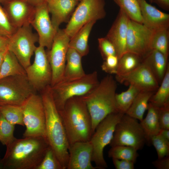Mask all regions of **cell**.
Returning <instances> with one entry per match:
<instances>
[{
  "label": "cell",
  "instance_id": "32",
  "mask_svg": "<svg viewBox=\"0 0 169 169\" xmlns=\"http://www.w3.org/2000/svg\"><path fill=\"white\" fill-rule=\"evenodd\" d=\"M0 112L11 124L24 126L22 105H0Z\"/></svg>",
  "mask_w": 169,
  "mask_h": 169
},
{
  "label": "cell",
  "instance_id": "35",
  "mask_svg": "<svg viewBox=\"0 0 169 169\" xmlns=\"http://www.w3.org/2000/svg\"><path fill=\"white\" fill-rule=\"evenodd\" d=\"M15 125L8 121L0 112V141L7 146L15 139L14 132Z\"/></svg>",
  "mask_w": 169,
  "mask_h": 169
},
{
  "label": "cell",
  "instance_id": "49",
  "mask_svg": "<svg viewBox=\"0 0 169 169\" xmlns=\"http://www.w3.org/2000/svg\"><path fill=\"white\" fill-rule=\"evenodd\" d=\"M8 0H0V4L3 5Z\"/></svg>",
  "mask_w": 169,
  "mask_h": 169
},
{
  "label": "cell",
  "instance_id": "8",
  "mask_svg": "<svg viewBox=\"0 0 169 169\" xmlns=\"http://www.w3.org/2000/svg\"><path fill=\"white\" fill-rule=\"evenodd\" d=\"M35 93L26 75L11 76L0 79V105H22Z\"/></svg>",
  "mask_w": 169,
  "mask_h": 169
},
{
  "label": "cell",
  "instance_id": "29",
  "mask_svg": "<svg viewBox=\"0 0 169 169\" xmlns=\"http://www.w3.org/2000/svg\"><path fill=\"white\" fill-rule=\"evenodd\" d=\"M160 86L149 100L151 104L160 108L169 102V65L168 64Z\"/></svg>",
  "mask_w": 169,
  "mask_h": 169
},
{
  "label": "cell",
  "instance_id": "43",
  "mask_svg": "<svg viewBox=\"0 0 169 169\" xmlns=\"http://www.w3.org/2000/svg\"><path fill=\"white\" fill-rule=\"evenodd\" d=\"M152 164L157 169H169V156L153 161Z\"/></svg>",
  "mask_w": 169,
  "mask_h": 169
},
{
  "label": "cell",
  "instance_id": "1",
  "mask_svg": "<svg viewBox=\"0 0 169 169\" xmlns=\"http://www.w3.org/2000/svg\"><path fill=\"white\" fill-rule=\"evenodd\" d=\"M6 146L2 169H37L49 145L45 138L35 136L16 138Z\"/></svg>",
  "mask_w": 169,
  "mask_h": 169
},
{
  "label": "cell",
  "instance_id": "18",
  "mask_svg": "<svg viewBox=\"0 0 169 169\" xmlns=\"http://www.w3.org/2000/svg\"><path fill=\"white\" fill-rule=\"evenodd\" d=\"M67 169H96L92 164V148L89 141H80L69 145Z\"/></svg>",
  "mask_w": 169,
  "mask_h": 169
},
{
  "label": "cell",
  "instance_id": "3",
  "mask_svg": "<svg viewBox=\"0 0 169 169\" xmlns=\"http://www.w3.org/2000/svg\"><path fill=\"white\" fill-rule=\"evenodd\" d=\"M59 112L69 145L89 141L92 134L91 117L85 103L80 96L69 99Z\"/></svg>",
  "mask_w": 169,
  "mask_h": 169
},
{
  "label": "cell",
  "instance_id": "16",
  "mask_svg": "<svg viewBox=\"0 0 169 169\" xmlns=\"http://www.w3.org/2000/svg\"><path fill=\"white\" fill-rule=\"evenodd\" d=\"M115 79L120 83L134 86L140 91H156L159 86L152 71L143 60L135 69L126 74L116 76Z\"/></svg>",
  "mask_w": 169,
  "mask_h": 169
},
{
  "label": "cell",
  "instance_id": "41",
  "mask_svg": "<svg viewBox=\"0 0 169 169\" xmlns=\"http://www.w3.org/2000/svg\"><path fill=\"white\" fill-rule=\"evenodd\" d=\"M158 116L161 129L169 130V102L159 108Z\"/></svg>",
  "mask_w": 169,
  "mask_h": 169
},
{
  "label": "cell",
  "instance_id": "46",
  "mask_svg": "<svg viewBox=\"0 0 169 169\" xmlns=\"http://www.w3.org/2000/svg\"><path fill=\"white\" fill-rule=\"evenodd\" d=\"M159 134L165 140L169 141V130L161 129Z\"/></svg>",
  "mask_w": 169,
  "mask_h": 169
},
{
  "label": "cell",
  "instance_id": "34",
  "mask_svg": "<svg viewBox=\"0 0 169 169\" xmlns=\"http://www.w3.org/2000/svg\"><path fill=\"white\" fill-rule=\"evenodd\" d=\"M137 151L131 146H116L111 147L108 151V156L112 158L129 161L135 163L139 156Z\"/></svg>",
  "mask_w": 169,
  "mask_h": 169
},
{
  "label": "cell",
  "instance_id": "24",
  "mask_svg": "<svg viewBox=\"0 0 169 169\" xmlns=\"http://www.w3.org/2000/svg\"><path fill=\"white\" fill-rule=\"evenodd\" d=\"M147 113L140 121V125L145 136L146 142L150 143L151 137L159 134L161 128L159 120V108L149 102Z\"/></svg>",
  "mask_w": 169,
  "mask_h": 169
},
{
  "label": "cell",
  "instance_id": "30",
  "mask_svg": "<svg viewBox=\"0 0 169 169\" xmlns=\"http://www.w3.org/2000/svg\"><path fill=\"white\" fill-rule=\"evenodd\" d=\"M114 1L130 20L142 24L143 20L138 0H114Z\"/></svg>",
  "mask_w": 169,
  "mask_h": 169
},
{
  "label": "cell",
  "instance_id": "22",
  "mask_svg": "<svg viewBox=\"0 0 169 169\" xmlns=\"http://www.w3.org/2000/svg\"><path fill=\"white\" fill-rule=\"evenodd\" d=\"M82 57L74 49L69 47L66 55V63L63 78L61 81L77 79L83 77L86 74L82 66Z\"/></svg>",
  "mask_w": 169,
  "mask_h": 169
},
{
  "label": "cell",
  "instance_id": "6",
  "mask_svg": "<svg viewBox=\"0 0 169 169\" xmlns=\"http://www.w3.org/2000/svg\"><path fill=\"white\" fill-rule=\"evenodd\" d=\"M123 114L117 112L107 116L98 125L89 140L92 148V161L99 169L108 167L104 157V150L111 141L115 126Z\"/></svg>",
  "mask_w": 169,
  "mask_h": 169
},
{
  "label": "cell",
  "instance_id": "44",
  "mask_svg": "<svg viewBox=\"0 0 169 169\" xmlns=\"http://www.w3.org/2000/svg\"><path fill=\"white\" fill-rule=\"evenodd\" d=\"M9 38L0 36V52L8 50Z\"/></svg>",
  "mask_w": 169,
  "mask_h": 169
},
{
  "label": "cell",
  "instance_id": "37",
  "mask_svg": "<svg viewBox=\"0 0 169 169\" xmlns=\"http://www.w3.org/2000/svg\"><path fill=\"white\" fill-rule=\"evenodd\" d=\"M17 29L13 25L3 7L0 4V36L9 38Z\"/></svg>",
  "mask_w": 169,
  "mask_h": 169
},
{
  "label": "cell",
  "instance_id": "11",
  "mask_svg": "<svg viewBox=\"0 0 169 169\" xmlns=\"http://www.w3.org/2000/svg\"><path fill=\"white\" fill-rule=\"evenodd\" d=\"M37 34L34 33L31 25L18 28L9 38L8 50L16 56L25 69L31 64L30 60L37 48Z\"/></svg>",
  "mask_w": 169,
  "mask_h": 169
},
{
  "label": "cell",
  "instance_id": "33",
  "mask_svg": "<svg viewBox=\"0 0 169 169\" xmlns=\"http://www.w3.org/2000/svg\"><path fill=\"white\" fill-rule=\"evenodd\" d=\"M169 40V28L161 29L154 32L151 44L152 50L159 51L168 58Z\"/></svg>",
  "mask_w": 169,
  "mask_h": 169
},
{
  "label": "cell",
  "instance_id": "47",
  "mask_svg": "<svg viewBox=\"0 0 169 169\" xmlns=\"http://www.w3.org/2000/svg\"><path fill=\"white\" fill-rule=\"evenodd\" d=\"M34 6L46 2L47 0H25Z\"/></svg>",
  "mask_w": 169,
  "mask_h": 169
},
{
  "label": "cell",
  "instance_id": "21",
  "mask_svg": "<svg viewBox=\"0 0 169 169\" xmlns=\"http://www.w3.org/2000/svg\"><path fill=\"white\" fill-rule=\"evenodd\" d=\"M76 0H47L48 9L51 14L52 24L58 31L62 23L69 21V18L78 3Z\"/></svg>",
  "mask_w": 169,
  "mask_h": 169
},
{
  "label": "cell",
  "instance_id": "7",
  "mask_svg": "<svg viewBox=\"0 0 169 169\" xmlns=\"http://www.w3.org/2000/svg\"><path fill=\"white\" fill-rule=\"evenodd\" d=\"M146 139L143 130L137 120L125 114L116 124L111 147L123 145L141 149Z\"/></svg>",
  "mask_w": 169,
  "mask_h": 169
},
{
  "label": "cell",
  "instance_id": "12",
  "mask_svg": "<svg viewBox=\"0 0 169 169\" xmlns=\"http://www.w3.org/2000/svg\"><path fill=\"white\" fill-rule=\"evenodd\" d=\"M70 39L64 29L59 28L54 36L50 49L46 52L52 72L51 86L63 78Z\"/></svg>",
  "mask_w": 169,
  "mask_h": 169
},
{
  "label": "cell",
  "instance_id": "17",
  "mask_svg": "<svg viewBox=\"0 0 169 169\" xmlns=\"http://www.w3.org/2000/svg\"><path fill=\"white\" fill-rule=\"evenodd\" d=\"M3 5L15 28L30 25L35 14V6L25 0H8Z\"/></svg>",
  "mask_w": 169,
  "mask_h": 169
},
{
  "label": "cell",
  "instance_id": "23",
  "mask_svg": "<svg viewBox=\"0 0 169 169\" xmlns=\"http://www.w3.org/2000/svg\"><path fill=\"white\" fill-rule=\"evenodd\" d=\"M143 61L148 66L160 84L169 64L168 58L159 51L153 49L143 59Z\"/></svg>",
  "mask_w": 169,
  "mask_h": 169
},
{
  "label": "cell",
  "instance_id": "5",
  "mask_svg": "<svg viewBox=\"0 0 169 169\" xmlns=\"http://www.w3.org/2000/svg\"><path fill=\"white\" fill-rule=\"evenodd\" d=\"M99 82L98 73L94 71L79 78L60 81L51 86L53 99L58 111L59 112L63 109L69 99L87 94L94 89Z\"/></svg>",
  "mask_w": 169,
  "mask_h": 169
},
{
  "label": "cell",
  "instance_id": "39",
  "mask_svg": "<svg viewBox=\"0 0 169 169\" xmlns=\"http://www.w3.org/2000/svg\"><path fill=\"white\" fill-rule=\"evenodd\" d=\"M98 40L99 49L104 60L109 56L116 55L114 46L106 37L99 38Z\"/></svg>",
  "mask_w": 169,
  "mask_h": 169
},
{
  "label": "cell",
  "instance_id": "40",
  "mask_svg": "<svg viewBox=\"0 0 169 169\" xmlns=\"http://www.w3.org/2000/svg\"><path fill=\"white\" fill-rule=\"evenodd\" d=\"M119 59L116 55L108 56L104 60L101 67L102 70L109 74H116Z\"/></svg>",
  "mask_w": 169,
  "mask_h": 169
},
{
  "label": "cell",
  "instance_id": "52",
  "mask_svg": "<svg viewBox=\"0 0 169 169\" xmlns=\"http://www.w3.org/2000/svg\"><path fill=\"white\" fill-rule=\"evenodd\" d=\"M77 0V1H80L81 0Z\"/></svg>",
  "mask_w": 169,
  "mask_h": 169
},
{
  "label": "cell",
  "instance_id": "25",
  "mask_svg": "<svg viewBox=\"0 0 169 169\" xmlns=\"http://www.w3.org/2000/svg\"><path fill=\"white\" fill-rule=\"evenodd\" d=\"M96 22L91 21L86 23L70 39L69 47L74 49L82 57L86 55L89 52L88 38Z\"/></svg>",
  "mask_w": 169,
  "mask_h": 169
},
{
  "label": "cell",
  "instance_id": "19",
  "mask_svg": "<svg viewBox=\"0 0 169 169\" xmlns=\"http://www.w3.org/2000/svg\"><path fill=\"white\" fill-rule=\"evenodd\" d=\"M130 19L120 9L119 12L106 36L114 46L119 59L126 52V40Z\"/></svg>",
  "mask_w": 169,
  "mask_h": 169
},
{
  "label": "cell",
  "instance_id": "48",
  "mask_svg": "<svg viewBox=\"0 0 169 169\" xmlns=\"http://www.w3.org/2000/svg\"><path fill=\"white\" fill-rule=\"evenodd\" d=\"M7 50L0 52V69L5 53Z\"/></svg>",
  "mask_w": 169,
  "mask_h": 169
},
{
  "label": "cell",
  "instance_id": "36",
  "mask_svg": "<svg viewBox=\"0 0 169 169\" xmlns=\"http://www.w3.org/2000/svg\"><path fill=\"white\" fill-rule=\"evenodd\" d=\"M37 169H63L60 162L50 146Z\"/></svg>",
  "mask_w": 169,
  "mask_h": 169
},
{
  "label": "cell",
  "instance_id": "26",
  "mask_svg": "<svg viewBox=\"0 0 169 169\" xmlns=\"http://www.w3.org/2000/svg\"><path fill=\"white\" fill-rule=\"evenodd\" d=\"M155 92L140 91L125 114L141 121L145 112L147 109L149 100Z\"/></svg>",
  "mask_w": 169,
  "mask_h": 169
},
{
  "label": "cell",
  "instance_id": "9",
  "mask_svg": "<svg viewBox=\"0 0 169 169\" xmlns=\"http://www.w3.org/2000/svg\"><path fill=\"white\" fill-rule=\"evenodd\" d=\"M73 13L66 28L65 33L71 39L85 24L103 19L106 15L104 0H81Z\"/></svg>",
  "mask_w": 169,
  "mask_h": 169
},
{
  "label": "cell",
  "instance_id": "10",
  "mask_svg": "<svg viewBox=\"0 0 169 169\" xmlns=\"http://www.w3.org/2000/svg\"><path fill=\"white\" fill-rule=\"evenodd\" d=\"M22 106L26 127L23 137L41 136L46 139L45 113L40 95L33 94Z\"/></svg>",
  "mask_w": 169,
  "mask_h": 169
},
{
  "label": "cell",
  "instance_id": "2",
  "mask_svg": "<svg viewBox=\"0 0 169 169\" xmlns=\"http://www.w3.org/2000/svg\"><path fill=\"white\" fill-rule=\"evenodd\" d=\"M40 92L45 113L46 138L63 169H66L69 145L61 116L53 99L50 85Z\"/></svg>",
  "mask_w": 169,
  "mask_h": 169
},
{
  "label": "cell",
  "instance_id": "50",
  "mask_svg": "<svg viewBox=\"0 0 169 169\" xmlns=\"http://www.w3.org/2000/svg\"><path fill=\"white\" fill-rule=\"evenodd\" d=\"M1 159L0 158V169H2V165L1 162Z\"/></svg>",
  "mask_w": 169,
  "mask_h": 169
},
{
  "label": "cell",
  "instance_id": "20",
  "mask_svg": "<svg viewBox=\"0 0 169 169\" xmlns=\"http://www.w3.org/2000/svg\"><path fill=\"white\" fill-rule=\"evenodd\" d=\"M142 24L152 31L169 28V14L148 3L146 0H138Z\"/></svg>",
  "mask_w": 169,
  "mask_h": 169
},
{
  "label": "cell",
  "instance_id": "27",
  "mask_svg": "<svg viewBox=\"0 0 169 169\" xmlns=\"http://www.w3.org/2000/svg\"><path fill=\"white\" fill-rule=\"evenodd\" d=\"M25 75V69L15 55L7 50L0 69V79L11 76Z\"/></svg>",
  "mask_w": 169,
  "mask_h": 169
},
{
  "label": "cell",
  "instance_id": "51",
  "mask_svg": "<svg viewBox=\"0 0 169 169\" xmlns=\"http://www.w3.org/2000/svg\"><path fill=\"white\" fill-rule=\"evenodd\" d=\"M149 1L151 3H153V0H149Z\"/></svg>",
  "mask_w": 169,
  "mask_h": 169
},
{
  "label": "cell",
  "instance_id": "4",
  "mask_svg": "<svg viewBox=\"0 0 169 169\" xmlns=\"http://www.w3.org/2000/svg\"><path fill=\"white\" fill-rule=\"evenodd\" d=\"M117 88L116 81L111 75L108 74L92 90L80 96L85 103L91 117L92 134L107 116L119 112L115 100Z\"/></svg>",
  "mask_w": 169,
  "mask_h": 169
},
{
  "label": "cell",
  "instance_id": "31",
  "mask_svg": "<svg viewBox=\"0 0 169 169\" xmlns=\"http://www.w3.org/2000/svg\"><path fill=\"white\" fill-rule=\"evenodd\" d=\"M140 91L134 86L130 85L125 91L116 94V107L119 112L125 114L132 104L134 99Z\"/></svg>",
  "mask_w": 169,
  "mask_h": 169
},
{
  "label": "cell",
  "instance_id": "15",
  "mask_svg": "<svg viewBox=\"0 0 169 169\" xmlns=\"http://www.w3.org/2000/svg\"><path fill=\"white\" fill-rule=\"evenodd\" d=\"M30 25L37 32L39 45L49 50L58 31L52 24L46 2L35 6V14Z\"/></svg>",
  "mask_w": 169,
  "mask_h": 169
},
{
  "label": "cell",
  "instance_id": "42",
  "mask_svg": "<svg viewBox=\"0 0 169 169\" xmlns=\"http://www.w3.org/2000/svg\"><path fill=\"white\" fill-rule=\"evenodd\" d=\"M113 164L116 169H134L135 164L128 160L112 158Z\"/></svg>",
  "mask_w": 169,
  "mask_h": 169
},
{
  "label": "cell",
  "instance_id": "45",
  "mask_svg": "<svg viewBox=\"0 0 169 169\" xmlns=\"http://www.w3.org/2000/svg\"><path fill=\"white\" fill-rule=\"evenodd\" d=\"M153 3H156L163 9L168 11L169 10V0H153Z\"/></svg>",
  "mask_w": 169,
  "mask_h": 169
},
{
  "label": "cell",
  "instance_id": "38",
  "mask_svg": "<svg viewBox=\"0 0 169 169\" xmlns=\"http://www.w3.org/2000/svg\"><path fill=\"white\" fill-rule=\"evenodd\" d=\"M150 143L156 150L158 159L169 156V141L165 140L159 134L151 137Z\"/></svg>",
  "mask_w": 169,
  "mask_h": 169
},
{
  "label": "cell",
  "instance_id": "13",
  "mask_svg": "<svg viewBox=\"0 0 169 169\" xmlns=\"http://www.w3.org/2000/svg\"><path fill=\"white\" fill-rule=\"evenodd\" d=\"M34 54L33 63L25 70L28 80L34 90L40 92L50 85L52 70L44 47H37Z\"/></svg>",
  "mask_w": 169,
  "mask_h": 169
},
{
  "label": "cell",
  "instance_id": "14",
  "mask_svg": "<svg viewBox=\"0 0 169 169\" xmlns=\"http://www.w3.org/2000/svg\"><path fill=\"white\" fill-rule=\"evenodd\" d=\"M154 33L143 24L130 19L126 40V52L135 54L143 59L152 50L151 44Z\"/></svg>",
  "mask_w": 169,
  "mask_h": 169
},
{
  "label": "cell",
  "instance_id": "28",
  "mask_svg": "<svg viewBox=\"0 0 169 169\" xmlns=\"http://www.w3.org/2000/svg\"><path fill=\"white\" fill-rule=\"evenodd\" d=\"M143 59L130 52L125 53L119 59L116 76L123 75L131 72L142 63Z\"/></svg>",
  "mask_w": 169,
  "mask_h": 169
}]
</instances>
